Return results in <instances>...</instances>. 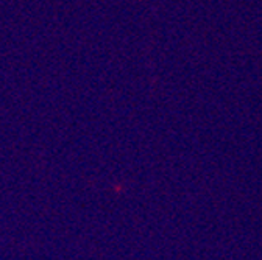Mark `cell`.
<instances>
[]
</instances>
